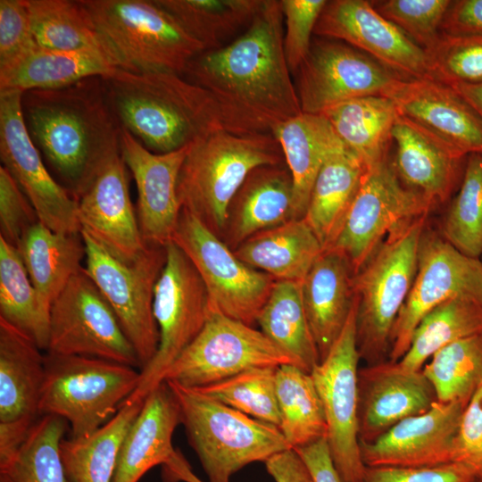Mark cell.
Returning <instances> with one entry per match:
<instances>
[{"instance_id":"obj_1","label":"cell","mask_w":482,"mask_h":482,"mask_svg":"<svg viewBox=\"0 0 482 482\" xmlns=\"http://www.w3.org/2000/svg\"><path fill=\"white\" fill-rule=\"evenodd\" d=\"M283 21L280 1L264 0L245 33L201 52L182 73L212 96L224 129L272 133L303 112L284 53Z\"/></svg>"},{"instance_id":"obj_2","label":"cell","mask_w":482,"mask_h":482,"mask_svg":"<svg viewBox=\"0 0 482 482\" xmlns=\"http://www.w3.org/2000/svg\"><path fill=\"white\" fill-rule=\"evenodd\" d=\"M21 107L29 134L45 162L77 200L120 154L121 127L104 77L59 88L28 90Z\"/></svg>"},{"instance_id":"obj_3","label":"cell","mask_w":482,"mask_h":482,"mask_svg":"<svg viewBox=\"0 0 482 482\" xmlns=\"http://www.w3.org/2000/svg\"><path fill=\"white\" fill-rule=\"evenodd\" d=\"M104 80L120 127L154 153L181 149L224 129L212 96L180 74L117 69Z\"/></svg>"},{"instance_id":"obj_4","label":"cell","mask_w":482,"mask_h":482,"mask_svg":"<svg viewBox=\"0 0 482 482\" xmlns=\"http://www.w3.org/2000/svg\"><path fill=\"white\" fill-rule=\"evenodd\" d=\"M285 162L272 133H233L224 129L189 145L178 179L181 209L221 236L229 204L249 173Z\"/></svg>"},{"instance_id":"obj_5","label":"cell","mask_w":482,"mask_h":482,"mask_svg":"<svg viewBox=\"0 0 482 482\" xmlns=\"http://www.w3.org/2000/svg\"><path fill=\"white\" fill-rule=\"evenodd\" d=\"M118 69L182 75L204 51L155 1L80 0Z\"/></svg>"},{"instance_id":"obj_6","label":"cell","mask_w":482,"mask_h":482,"mask_svg":"<svg viewBox=\"0 0 482 482\" xmlns=\"http://www.w3.org/2000/svg\"><path fill=\"white\" fill-rule=\"evenodd\" d=\"M427 217L395 227L353 275L356 342L367 365L386 362L394 324L412 287Z\"/></svg>"},{"instance_id":"obj_7","label":"cell","mask_w":482,"mask_h":482,"mask_svg":"<svg viewBox=\"0 0 482 482\" xmlns=\"http://www.w3.org/2000/svg\"><path fill=\"white\" fill-rule=\"evenodd\" d=\"M179 404L180 424L209 482H229L243 467L290 449L280 429L197 388L165 381Z\"/></svg>"},{"instance_id":"obj_8","label":"cell","mask_w":482,"mask_h":482,"mask_svg":"<svg viewBox=\"0 0 482 482\" xmlns=\"http://www.w3.org/2000/svg\"><path fill=\"white\" fill-rule=\"evenodd\" d=\"M140 370L103 359L46 354V373L39 413L70 424L72 438L100 428L136 391Z\"/></svg>"},{"instance_id":"obj_9","label":"cell","mask_w":482,"mask_h":482,"mask_svg":"<svg viewBox=\"0 0 482 482\" xmlns=\"http://www.w3.org/2000/svg\"><path fill=\"white\" fill-rule=\"evenodd\" d=\"M201 277L209 312L253 326L276 280L243 262L203 220L181 209L172 236Z\"/></svg>"},{"instance_id":"obj_10","label":"cell","mask_w":482,"mask_h":482,"mask_svg":"<svg viewBox=\"0 0 482 482\" xmlns=\"http://www.w3.org/2000/svg\"><path fill=\"white\" fill-rule=\"evenodd\" d=\"M81 235L86 246L85 269L116 314L142 370L159 345L153 303L154 287L165 263V246L148 245L134 262L125 263L86 233Z\"/></svg>"},{"instance_id":"obj_11","label":"cell","mask_w":482,"mask_h":482,"mask_svg":"<svg viewBox=\"0 0 482 482\" xmlns=\"http://www.w3.org/2000/svg\"><path fill=\"white\" fill-rule=\"evenodd\" d=\"M165 253L153 303L158 349L140 370L139 384L129 395L141 399L162 382L166 370L199 334L210 314L207 290L192 262L173 242L165 245Z\"/></svg>"},{"instance_id":"obj_12","label":"cell","mask_w":482,"mask_h":482,"mask_svg":"<svg viewBox=\"0 0 482 482\" xmlns=\"http://www.w3.org/2000/svg\"><path fill=\"white\" fill-rule=\"evenodd\" d=\"M46 353L94 357L141 370L135 348L85 267L52 303Z\"/></svg>"},{"instance_id":"obj_13","label":"cell","mask_w":482,"mask_h":482,"mask_svg":"<svg viewBox=\"0 0 482 482\" xmlns=\"http://www.w3.org/2000/svg\"><path fill=\"white\" fill-rule=\"evenodd\" d=\"M284 364L295 362L261 330L212 312L199 334L166 370L162 381L197 388L250 369Z\"/></svg>"},{"instance_id":"obj_14","label":"cell","mask_w":482,"mask_h":482,"mask_svg":"<svg viewBox=\"0 0 482 482\" xmlns=\"http://www.w3.org/2000/svg\"><path fill=\"white\" fill-rule=\"evenodd\" d=\"M434 207L403 184L388 157L366 169L342 228L327 250L343 255L354 275L395 227L428 216Z\"/></svg>"},{"instance_id":"obj_15","label":"cell","mask_w":482,"mask_h":482,"mask_svg":"<svg viewBox=\"0 0 482 482\" xmlns=\"http://www.w3.org/2000/svg\"><path fill=\"white\" fill-rule=\"evenodd\" d=\"M455 297L482 304V260L463 254L440 232L426 225L419 245L416 276L392 329L388 362L403 358L414 330L431 310Z\"/></svg>"},{"instance_id":"obj_16","label":"cell","mask_w":482,"mask_h":482,"mask_svg":"<svg viewBox=\"0 0 482 482\" xmlns=\"http://www.w3.org/2000/svg\"><path fill=\"white\" fill-rule=\"evenodd\" d=\"M356 312L354 296L340 336L311 373L325 413L331 458L343 482H361L366 468L359 442Z\"/></svg>"},{"instance_id":"obj_17","label":"cell","mask_w":482,"mask_h":482,"mask_svg":"<svg viewBox=\"0 0 482 482\" xmlns=\"http://www.w3.org/2000/svg\"><path fill=\"white\" fill-rule=\"evenodd\" d=\"M295 74L301 110L311 114L358 97L386 96L406 79L353 46L321 37L312 39Z\"/></svg>"},{"instance_id":"obj_18","label":"cell","mask_w":482,"mask_h":482,"mask_svg":"<svg viewBox=\"0 0 482 482\" xmlns=\"http://www.w3.org/2000/svg\"><path fill=\"white\" fill-rule=\"evenodd\" d=\"M23 92L0 91V158L34 207L38 220L58 233H79L78 201L51 174L25 124Z\"/></svg>"},{"instance_id":"obj_19","label":"cell","mask_w":482,"mask_h":482,"mask_svg":"<svg viewBox=\"0 0 482 482\" xmlns=\"http://www.w3.org/2000/svg\"><path fill=\"white\" fill-rule=\"evenodd\" d=\"M314 35L343 41L403 79H433L426 52L378 12L371 1H328Z\"/></svg>"},{"instance_id":"obj_20","label":"cell","mask_w":482,"mask_h":482,"mask_svg":"<svg viewBox=\"0 0 482 482\" xmlns=\"http://www.w3.org/2000/svg\"><path fill=\"white\" fill-rule=\"evenodd\" d=\"M41 351L0 319V462L17 451L40 417L46 373Z\"/></svg>"},{"instance_id":"obj_21","label":"cell","mask_w":482,"mask_h":482,"mask_svg":"<svg viewBox=\"0 0 482 482\" xmlns=\"http://www.w3.org/2000/svg\"><path fill=\"white\" fill-rule=\"evenodd\" d=\"M188 149L154 153L121 128L120 155L136 183L137 217L146 245L164 247L172 240L181 212L178 179Z\"/></svg>"},{"instance_id":"obj_22","label":"cell","mask_w":482,"mask_h":482,"mask_svg":"<svg viewBox=\"0 0 482 482\" xmlns=\"http://www.w3.org/2000/svg\"><path fill=\"white\" fill-rule=\"evenodd\" d=\"M128 170L120 154L114 157L77 201L80 232L113 257L131 263L148 245L130 199Z\"/></svg>"},{"instance_id":"obj_23","label":"cell","mask_w":482,"mask_h":482,"mask_svg":"<svg viewBox=\"0 0 482 482\" xmlns=\"http://www.w3.org/2000/svg\"><path fill=\"white\" fill-rule=\"evenodd\" d=\"M466 405L437 401L425 413L402 420L374 441L360 443L364 465L420 468L452 462Z\"/></svg>"},{"instance_id":"obj_24","label":"cell","mask_w":482,"mask_h":482,"mask_svg":"<svg viewBox=\"0 0 482 482\" xmlns=\"http://www.w3.org/2000/svg\"><path fill=\"white\" fill-rule=\"evenodd\" d=\"M359 442L370 443L403 419L428 411L437 402L421 370L397 362L366 365L358 371Z\"/></svg>"},{"instance_id":"obj_25","label":"cell","mask_w":482,"mask_h":482,"mask_svg":"<svg viewBox=\"0 0 482 482\" xmlns=\"http://www.w3.org/2000/svg\"><path fill=\"white\" fill-rule=\"evenodd\" d=\"M392 165L403 185L434 206L453 198L463 179L467 156L399 114L392 132Z\"/></svg>"},{"instance_id":"obj_26","label":"cell","mask_w":482,"mask_h":482,"mask_svg":"<svg viewBox=\"0 0 482 482\" xmlns=\"http://www.w3.org/2000/svg\"><path fill=\"white\" fill-rule=\"evenodd\" d=\"M386 97L401 115L462 154L482 155V120L450 86L434 79H401Z\"/></svg>"},{"instance_id":"obj_27","label":"cell","mask_w":482,"mask_h":482,"mask_svg":"<svg viewBox=\"0 0 482 482\" xmlns=\"http://www.w3.org/2000/svg\"><path fill=\"white\" fill-rule=\"evenodd\" d=\"M294 217V184L286 163L252 170L232 198L220 238L232 249Z\"/></svg>"},{"instance_id":"obj_28","label":"cell","mask_w":482,"mask_h":482,"mask_svg":"<svg viewBox=\"0 0 482 482\" xmlns=\"http://www.w3.org/2000/svg\"><path fill=\"white\" fill-rule=\"evenodd\" d=\"M179 424V404L162 381L147 394L128 429L112 482H138L153 467L166 464L178 452L172 436Z\"/></svg>"},{"instance_id":"obj_29","label":"cell","mask_w":482,"mask_h":482,"mask_svg":"<svg viewBox=\"0 0 482 482\" xmlns=\"http://www.w3.org/2000/svg\"><path fill=\"white\" fill-rule=\"evenodd\" d=\"M353 272L340 253L324 250L302 281V299L320 362L340 336L354 302Z\"/></svg>"},{"instance_id":"obj_30","label":"cell","mask_w":482,"mask_h":482,"mask_svg":"<svg viewBox=\"0 0 482 482\" xmlns=\"http://www.w3.org/2000/svg\"><path fill=\"white\" fill-rule=\"evenodd\" d=\"M276 281L302 282L324 249L304 218L254 234L233 250Z\"/></svg>"},{"instance_id":"obj_31","label":"cell","mask_w":482,"mask_h":482,"mask_svg":"<svg viewBox=\"0 0 482 482\" xmlns=\"http://www.w3.org/2000/svg\"><path fill=\"white\" fill-rule=\"evenodd\" d=\"M272 134L292 175L294 217L302 219L321 166L344 144L322 114L302 112L281 123Z\"/></svg>"},{"instance_id":"obj_32","label":"cell","mask_w":482,"mask_h":482,"mask_svg":"<svg viewBox=\"0 0 482 482\" xmlns=\"http://www.w3.org/2000/svg\"><path fill=\"white\" fill-rule=\"evenodd\" d=\"M117 69L102 48L57 51L36 45L13 66L0 72V91L24 93L32 89L59 88L89 77H106Z\"/></svg>"},{"instance_id":"obj_33","label":"cell","mask_w":482,"mask_h":482,"mask_svg":"<svg viewBox=\"0 0 482 482\" xmlns=\"http://www.w3.org/2000/svg\"><path fill=\"white\" fill-rule=\"evenodd\" d=\"M366 167L345 145L325 160L314 181L304 219L324 250L335 241Z\"/></svg>"},{"instance_id":"obj_34","label":"cell","mask_w":482,"mask_h":482,"mask_svg":"<svg viewBox=\"0 0 482 482\" xmlns=\"http://www.w3.org/2000/svg\"><path fill=\"white\" fill-rule=\"evenodd\" d=\"M343 144L370 168L388 158L392 132L399 116L384 96H368L338 104L321 113Z\"/></svg>"},{"instance_id":"obj_35","label":"cell","mask_w":482,"mask_h":482,"mask_svg":"<svg viewBox=\"0 0 482 482\" xmlns=\"http://www.w3.org/2000/svg\"><path fill=\"white\" fill-rule=\"evenodd\" d=\"M17 249L30 281L50 308L86 258L81 232H54L39 221L26 231Z\"/></svg>"},{"instance_id":"obj_36","label":"cell","mask_w":482,"mask_h":482,"mask_svg":"<svg viewBox=\"0 0 482 482\" xmlns=\"http://www.w3.org/2000/svg\"><path fill=\"white\" fill-rule=\"evenodd\" d=\"M145 399L129 396L117 413L90 436L62 439L61 457L70 482H112L124 436Z\"/></svg>"},{"instance_id":"obj_37","label":"cell","mask_w":482,"mask_h":482,"mask_svg":"<svg viewBox=\"0 0 482 482\" xmlns=\"http://www.w3.org/2000/svg\"><path fill=\"white\" fill-rule=\"evenodd\" d=\"M256 323L299 369L311 374L320 362L303 303L302 282L276 281Z\"/></svg>"},{"instance_id":"obj_38","label":"cell","mask_w":482,"mask_h":482,"mask_svg":"<svg viewBox=\"0 0 482 482\" xmlns=\"http://www.w3.org/2000/svg\"><path fill=\"white\" fill-rule=\"evenodd\" d=\"M50 312L30 281L19 250L0 237V319L46 351Z\"/></svg>"},{"instance_id":"obj_39","label":"cell","mask_w":482,"mask_h":482,"mask_svg":"<svg viewBox=\"0 0 482 482\" xmlns=\"http://www.w3.org/2000/svg\"><path fill=\"white\" fill-rule=\"evenodd\" d=\"M276 392L279 429L290 448H298L327 436L322 403L310 373L293 364L278 367Z\"/></svg>"},{"instance_id":"obj_40","label":"cell","mask_w":482,"mask_h":482,"mask_svg":"<svg viewBox=\"0 0 482 482\" xmlns=\"http://www.w3.org/2000/svg\"><path fill=\"white\" fill-rule=\"evenodd\" d=\"M480 330L482 304L465 297L449 299L420 320L407 352L397 363L407 370H421L440 349Z\"/></svg>"},{"instance_id":"obj_41","label":"cell","mask_w":482,"mask_h":482,"mask_svg":"<svg viewBox=\"0 0 482 482\" xmlns=\"http://www.w3.org/2000/svg\"><path fill=\"white\" fill-rule=\"evenodd\" d=\"M204 50L219 48L222 41L252 22L264 0H154Z\"/></svg>"},{"instance_id":"obj_42","label":"cell","mask_w":482,"mask_h":482,"mask_svg":"<svg viewBox=\"0 0 482 482\" xmlns=\"http://www.w3.org/2000/svg\"><path fill=\"white\" fill-rule=\"evenodd\" d=\"M66 423L40 416L17 451L0 462V482H70L60 452Z\"/></svg>"},{"instance_id":"obj_43","label":"cell","mask_w":482,"mask_h":482,"mask_svg":"<svg viewBox=\"0 0 482 482\" xmlns=\"http://www.w3.org/2000/svg\"><path fill=\"white\" fill-rule=\"evenodd\" d=\"M27 4L37 46L57 51L105 50L80 0H27Z\"/></svg>"},{"instance_id":"obj_44","label":"cell","mask_w":482,"mask_h":482,"mask_svg":"<svg viewBox=\"0 0 482 482\" xmlns=\"http://www.w3.org/2000/svg\"><path fill=\"white\" fill-rule=\"evenodd\" d=\"M440 403H469L482 388V330L436 352L422 368Z\"/></svg>"},{"instance_id":"obj_45","label":"cell","mask_w":482,"mask_h":482,"mask_svg":"<svg viewBox=\"0 0 482 482\" xmlns=\"http://www.w3.org/2000/svg\"><path fill=\"white\" fill-rule=\"evenodd\" d=\"M443 237L463 254L482 257V155L467 156L461 186L445 214Z\"/></svg>"},{"instance_id":"obj_46","label":"cell","mask_w":482,"mask_h":482,"mask_svg":"<svg viewBox=\"0 0 482 482\" xmlns=\"http://www.w3.org/2000/svg\"><path fill=\"white\" fill-rule=\"evenodd\" d=\"M277 369L278 367L250 369L197 389L253 419L279 428L280 415L276 392Z\"/></svg>"},{"instance_id":"obj_47","label":"cell","mask_w":482,"mask_h":482,"mask_svg":"<svg viewBox=\"0 0 482 482\" xmlns=\"http://www.w3.org/2000/svg\"><path fill=\"white\" fill-rule=\"evenodd\" d=\"M426 54L434 79L448 86L482 83V35L442 33Z\"/></svg>"},{"instance_id":"obj_48","label":"cell","mask_w":482,"mask_h":482,"mask_svg":"<svg viewBox=\"0 0 482 482\" xmlns=\"http://www.w3.org/2000/svg\"><path fill=\"white\" fill-rule=\"evenodd\" d=\"M452 0L371 1L375 10L425 52L439 39Z\"/></svg>"},{"instance_id":"obj_49","label":"cell","mask_w":482,"mask_h":482,"mask_svg":"<svg viewBox=\"0 0 482 482\" xmlns=\"http://www.w3.org/2000/svg\"><path fill=\"white\" fill-rule=\"evenodd\" d=\"M328 1L280 0L285 20L284 53L289 70L296 73L309 54L315 26Z\"/></svg>"},{"instance_id":"obj_50","label":"cell","mask_w":482,"mask_h":482,"mask_svg":"<svg viewBox=\"0 0 482 482\" xmlns=\"http://www.w3.org/2000/svg\"><path fill=\"white\" fill-rule=\"evenodd\" d=\"M35 46L27 0H0V72Z\"/></svg>"},{"instance_id":"obj_51","label":"cell","mask_w":482,"mask_h":482,"mask_svg":"<svg viewBox=\"0 0 482 482\" xmlns=\"http://www.w3.org/2000/svg\"><path fill=\"white\" fill-rule=\"evenodd\" d=\"M38 220L31 203L18 183L0 167V237L18 247L26 231Z\"/></svg>"},{"instance_id":"obj_52","label":"cell","mask_w":482,"mask_h":482,"mask_svg":"<svg viewBox=\"0 0 482 482\" xmlns=\"http://www.w3.org/2000/svg\"><path fill=\"white\" fill-rule=\"evenodd\" d=\"M452 462L468 466L476 480L482 482V388L464 408L453 445Z\"/></svg>"},{"instance_id":"obj_53","label":"cell","mask_w":482,"mask_h":482,"mask_svg":"<svg viewBox=\"0 0 482 482\" xmlns=\"http://www.w3.org/2000/svg\"><path fill=\"white\" fill-rule=\"evenodd\" d=\"M472 470L459 462L431 467H366L361 482H474Z\"/></svg>"},{"instance_id":"obj_54","label":"cell","mask_w":482,"mask_h":482,"mask_svg":"<svg viewBox=\"0 0 482 482\" xmlns=\"http://www.w3.org/2000/svg\"><path fill=\"white\" fill-rule=\"evenodd\" d=\"M441 31L450 35H482V0H452Z\"/></svg>"},{"instance_id":"obj_55","label":"cell","mask_w":482,"mask_h":482,"mask_svg":"<svg viewBox=\"0 0 482 482\" xmlns=\"http://www.w3.org/2000/svg\"><path fill=\"white\" fill-rule=\"evenodd\" d=\"M295 450L307 466L313 482H343L334 465L326 437Z\"/></svg>"},{"instance_id":"obj_56","label":"cell","mask_w":482,"mask_h":482,"mask_svg":"<svg viewBox=\"0 0 482 482\" xmlns=\"http://www.w3.org/2000/svg\"><path fill=\"white\" fill-rule=\"evenodd\" d=\"M264 463L275 482H313L307 466L293 448L272 455Z\"/></svg>"},{"instance_id":"obj_57","label":"cell","mask_w":482,"mask_h":482,"mask_svg":"<svg viewBox=\"0 0 482 482\" xmlns=\"http://www.w3.org/2000/svg\"><path fill=\"white\" fill-rule=\"evenodd\" d=\"M163 478L166 482H204L192 471L179 452L163 465Z\"/></svg>"},{"instance_id":"obj_58","label":"cell","mask_w":482,"mask_h":482,"mask_svg":"<svg viewBox=\"0 0 482 482\" xmlns=\"http://www.w3.org/2000/svg\"><path fill=\"white\" fill-rule=\"evenodd\" d=\"M450 87L473 108L482 120V83L456 84Z\"/></svg>"},{"instance_id":"obj_59","label":"cell","mask_w":482,"mask_h":482,"mask_svg":"<svg viewBox=\"0 0 482 482\" xmlns=\"http://www.w3.org/2000/svg\"><path fill=\"white\" fill-rule=\"evenodd\" d=\"M474 482H479V481L476 480V481H474Z\"/></svg>"},{"instance_id":"obj_60","label":"cell","mask_w":482,"mask_h":482,"mask_svg":"<svg viewBox=\"0 0 482 482\" xmlns=\"http://www.w3.org/2000/svg\"><path fill=\"white\" fill-rule=\"evenodd\" d=\"M481 260H482V257H481Z\"/></svg>"}]
</instances>
